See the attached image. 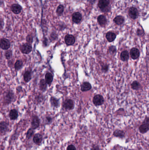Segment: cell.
Segmentation results:
<instances>
[{"label": "cell", "mask_w": 149, "mask_h": 150, "mask_svg": "<svg viewBox=\"0 0 149 150\" xmlns=\"http://www.w3.org/2000/svg\"><path fill=\"white\" fill-rule=\"evenodd\" d=\"M21 52L25 55H28L30 53L32 50V45L28 43H25L21 45L19 47Z\"/></svg>", "instance_id": "obj_2"}, {"label": "cell", "mask_w": 149, "mask_h": 150, "mask_svg": "<svg viewBox=\"0 0 149 150\" xmlns=\"http://www.w3.org/2000/svg\"><path fill=\"white\" fill-rule=\"evenodd\" d=\"M10 41L6 38H1L0 40V47L3 50H8L10 48Z\"/></svg>", "instance_id": "obj_4"}, {"label": "cell", "mask_w": 149, "mask_h": 150, "mask_svg": "<svg viewBox=\"0 0 149 150\" xmlns=\"http://www.w3.org/2000/svg\"></svg>", "instance_id": "obj_45"}, {"label": "cell", "mask_w": 149, "mask_h": 150, "mask_svg": "<svg viewBox=\"0 0 149 150\" xmlns=\"http://www.w3.org/2000/svg\"><path fill=\"white\" fill-rule=\"evenodd\" d=\"M109 0H99L98 5L99 8L103 9L109 6Z\"/></svg>", "instance_id": "obj_16"}, {"label": "cell", "mask_w": 149, "mask_h": 150, "mask_svg": "<svg viewBox=\"0 0 149 150\" xmlns=\"http://www.w3.org/2000/svg\"><path fill=\"white\" fill-rule=\"evenodd\" d=\"M114 22L118 25L122 24L124 22V18L123 16L119 15L116 16L114 19Z\"/></svg>", "instance_id": "obj_27"}, {"label": "cell", "mask_w": 149, "mask_h": 150, "mask_svg": "<svg viewBox=\"0 0 149 150\" xmlns=\"http://www.w3.org/2000/svg\"><path fill=\"white\" fill-rule=\"evenodd\" d=\"M43 45L44 47H47L48 46V41L46 38H45L43 41Z\"/></svg>", "instance_id": "obj_37"}, {"label": "cell", "mask_w": 149, "mask_h": 150, "mask_svg": "<svg viewBox=\"0 0 149 150\" xmlns=\"http://www.w3.org/2000/svg\"><path fill=\"white\" fill-rule=\"evenodd\" d=\"M130 55L131 56V58L134 59H137L139 58L140 55L139 51L138 49L135 47H133L132 48L130 51Z\"/></svg>", "instance_id": "obj_11"}, {"label": "cell", "mask_w": 149, "mask_h": 150, "mask_svg": "<svg viewBox=\"0 0 149 150\" xmlns=\"http://www.w3.org/2000/svg\"><path fill=\"white\" fill-rule=\"evenodd\" d=\"M23 78L24 80L26 83H28L29 81H30L32 79V72L27 70L25 71L24 74L23 75Z\"/></svg>", "instance_id": "obj_15"}, {"label": "cell", "mask_w": 149, "mask_h": 150, "mask_svg": "<svg viewBox=\"0 0 149 150\" xmlns=\"http://www.w3.org/2000/svg\"><path fill=\"white\" fill-rule=\"evenodd\" d=\"M106 38L109 42H112L115 40L116 38V35L114 32H109L106 34Z\"/></svg>", "instance_id": "obj_22"}, {"label": "cell", "mask_w": 149, "mask_h": 150, "mask_svg": "<svg viewBox=\"0 0 149 150\" xmlns=\"http://www.w3.org/2000/svg\"><path fill=\"white\" fill-rule=\"evenodd\" d=\"M129 15L131 18L135 19L137 18L139 16V13L137 8L131 7L129 9Z\"/></svg>", "instance_id": "obj_9"}, {"label": "cell", "mask_w": 149, "mask_h": 150, "mask_svg": "<svg viewBox=\"0 0 149 150\" xmlns=\"http://www.w3.org/2000/svg\"><path fill=\"white\" fill-rule=\"evenodd\" d=\"M140 87V84L137 81H134L131 84V88L133 90H137Z\"/></svg>", "instance_id": "obj_28"}, {"label": "cell", "mask_w": 149, "mask_h": 150, "mask_svg": "<svg viewBox=\"0 0 149 150\" xmlns=\"http://www.w3.org/2000/svg\"><path fill=\"white\" fill-rule=\"evenodd\" d=\"M57 36L54 32H52V33L50 35V39L51 41L54 42V41L57 40Z\"/></svg>", "instance_id": "obj_33"}, {"label": "cell", "mask_w": 149, "mask_h": 150, "mask_svg": "<svg viewBox=\"0 0 149 150\" xmlns=\"http://www.w3.org/2000/svg\"><path fill=\"white\" fill-rule=\"evenodd\" d=\"M108 69H109V67H108V66L107 65H104L102 67V70L104 72H107L108 70Z\"/></svg>", "instance_id": "obj_38"}, {"label": "cell", "mask_w": 149, "mask_h": 150, "mask_svg": "<svg viewBox=\"0 0 149 150\" xmlns=\"http://www.w3.org/2000/svg\"><path fill=\"white\" fill-rule=\"evenodd\" d=\"M42 136L39 134H35L33 138V142L37 145L40 144L42 141Z\"/></svg>", "instance_id": "obj_18"}, {"label": "cell", "mask_w": 149, "mask_h": 150, "mask_svg": "<svg viewBox=\"0 0 149 150\" xmlns=\"http://www.w3.org/2000/svg\"><path fill=\"white\" fill-rule=\"evenodd\" d=\"M98 21L99 25L102 27L104 26L107 23V19L103 15H100L98 17Z\"/></svg>", "instance_id": "obj_23"}, {"label": "cell", "mask_w": 149, "mask_h": 150, "mask_svg": "<svg viewBox=\"0 0 149 150\" xmlns=\"http://www.w3.org/2000/svg\"><path fill=\"white\" fill-rule=\"evenodd\" d=\"M116 51V48L115 46H112L109 48V51L111 53H114Z\"/></svg>", "instance_id": "obj_35"}, {"label": "cell", "mask_w": 149, "mask_h": 150, "mask_svg": "<svg viewBox=\"0 0 149 150\" xmlns=\"http://www.w3.org/2000/svg\"><path fill=\"white\" fill-rule=\"evenodd\" d=\"M34 131L33 129H32V128H30L26 133V138L28 139H30L34 134Z\"/></svg>", "instance_id": "obj_31"}, {"label": "cell", "mask_w": 149, "mask_h": 150, "mask_svg": "<svg viewBox=\"0 0 149 150\" xmlns=\"http://www.w3.org/2000/svg\"><path fill=\"white\" fill-rule=\"evenodd\" d=\"M0 3H1V0H0Z\"/></svg>", "instance_id": "obj_43"}, {"label": "cell", "mask_w": 149, "mask_h": 150, "mask_svg": "<svg viewBox=\"0 0 149 150\" xmlns=\"http://www.w3.org/2000/svg\"><path fill=\"white\" fill-rule=\"evenodd\" d=\"M11 10L15 14H19L22 10V8L21 5L18 4H14L11 6Z\"/></svg>", "instance_id": "obj_10"}, {"label": "cell", "mask_w": 149, "mask_h": 150, "mask_svg": "<svg viewBox=\"0 0 149 150\" xmlns=\"http://www.w3.org/2000/svg\"><path fill=\"white\" fill-rule=\"evenodd\" d=\"M50 102L51 105L54 107H57L59 106V100L54 97H50Z\"/></svg>", "instance_id": "obj_25"}, {"label": "cell", "mask_w": 149, "mask_h": 150, "mask_svg": "<svg viewBox=\"0 0 149 150\" xmlns=\"http://www.w3.org/2000/svg\"><path fill=\"white\" fill-rule=\"evenodd\" d=\"M43 96L41 94H39L38 95L36 96V97H35V101L36 103H40L41 102H42V100L43 99V98H42V97Z\"/></svg>", "instance_id": "obj_32"}, {"label": "cell", "mask_w": 149, "mask_h": 150, "mask_svg": "<svg viewBox=\"0 0 149 150\" xmlns=\"http://www.w3.org/2000/svg\"><path fill=\"white\" fill-rule=\"evenodd\" d=\"M39 89L42 92L46 91L47 88V84L46 83L45 79H41L39 82Z\"/></svg>", "instance_id": "obj_20"}, {"label": "cell", "mask_w": 149, "mask_h": 150, "mask_svg": "<svg viewBox=\"0 0 149 150\" xmlns=\"http://www.w3.org/2000/svg\"><path fill=\"white\" fill-rule=\"evenodd\" d=\"M133 150V149H130V150Z\"/></svg>", "instance_id": "obj_44"}, {"label": "cell", "mask_w": 149, "mask_h": 150, "mask_svg": "<svg viewBox=\"0 0 149 150\" xmlns=\"http://www.w3.org/2000/svg\"><path fill=\"white\" fill-rule=\"evenodd\" d=\"M91 88V86L90 83L88 82H85L83 83L81 86V90L82 92L88 91Z\"/></svg>", "instance_id": "obj_19"}, {"label": "cell", "mask_w": 149, "mask_h": 150, "mask_svg": "<svg viewBox=\"0 0 149 150\" xmlns=\"http://www.w3.org/2000/svg\"><path fill=\"white\" fill-rule=\"evenodd\" d=\"M91 150H100V148L98 145H97L96 144H94L92 146Z\"/></svg>", "instance_id": "obj_39"}, {"label": "cell", "mask_w": 149, "mask_h": 150, "mask_svg": "<svg viewBox=\"0 0 149 150\" xmlns=\"http://www.w3.org/2000/svg\"><path fill=\"white\" fill-rule=\"evenodd\" d=\"M46 120L48 121L49 123H50L51 122H52V119L50 117L48 116V117H46Z\"/></svg>", "instance_id": "obj_40"}, {"label": "cell", "mask_w": 149, "mask_h": 150, "mask_svg": "<svg viewBox=\"0 0 149 150\" xmlns=\"http://www.w3.org/2000/svg\"><path fill=\"white\" fill-rule=\"evenodd\" d=\"M113 135L119 138H123L125 137V133L123 130H116L114 132Z\"/></svg>", "instance_id": "obj_24"}, {"label": "cell", "mask_w": 149, "mask_h": 150, "mask_svg": "<svg viewBox=\"0 0 149 150\" xmlns=\"http://www.w3.org/2000/svg\"><path fill=\"white\" fill-rule=\"evenodd\" d=\"M13 55V53L12 51L11 50H8L6 51L5 53V57L6 58V59L7 60H10L11 59H12Z\"/></svg>", "instance_id": "obj_29"}, {"label": "cell", "mask_w": 149, "mask_h": 150, "mask_svg": "<svg viewBox=\"0 0 149 150\" xmlns=\"http://www.w3.org/2000/svg\"><path fill=\"white\" fill-rule=\"evenodd\" d=\"M23 66V62L21 60H17L14 64V69L16 72L20 70Z\"/></svg>", "instance_id": "obj_21"}, {"label": "cell", "mask_w": 149, "mask_h": 150, "mask_svg": "<svg viewBox=\"0 0 149 150\" xmlns=\"http://www.w3.org/2000/svg\"><path fill=\"white\" fill-rule=\"evenodd\" d=\"M26 41L27 42H28V44H32V43L33 42V37L32 36L30 35H28V36L26 37Z\"/></svg>", "instance_id": "obj_34"}, {"label": "cell", "mask_w": 149, "mask_h": 150, "mask_svg": "<svg viewBox=\"0 0 149 150\" xmlns=\"http://www.w3.org/2000/svg\"><path fill=\"white\" fill-rule=\"evenodd\" d=\"M9 123L5 121L0 122V133H5L8 131V129Z\"/></svg>", "instance_id": "obj_12"}, {"label": "cell", "mask_w": 149, "mask_h": 150, "mask_svg": "<svg viewBox=\"0 0 149 150\" xmlns=\"http://www.w3.org/2000/svg\"><path fill=\"white\" fill-rule=\"evenodd\" d=\"M64 11V7L62 5H60L57 7V13L58 15H62Z\"/></svg>", "instance_id": "obj_30"}, {"label": "cell", "mask_w": 149, "mask_h": 150, "mask_svg": "<svg viewBox=\"0 0 149 150\" xmlns=\"http://www.w3.org/2000/svg\"><path fill=\"white\" fill-rule=\"evenodd\" d=\"M53 79V76L51 73L48 72L46 74L45 80L46 81V83L50 86L51 85V83H52Z\"/></svg>", "instance_id": "obj_17"}, {"label": "cell", "mask_w": 149, "mask_h": 150, "mask_svg": "<svg viewBox=\"0 0 149 150\" xmlns=\"http://www.w3.org/2000/svg\"><path fill=\"white\" fill-rule=\"evenodd\" d=\"M137 34L138 35H139V36H140V35H142V31L140 30H138V31H137Z\"/></svg>", "instance_id": "obj_41"}, {"label": "cell", "mask_w": 149, "mask_h": 150, "mask_svg": "<svg viewBox=\"0 0 149 150\" xmlns=\"http://www.w3.org/2000/svg\"><path fill=\"white\" fill-rule=\"evenodd\" d=\"M62 107L64 108L65 109L71 110L74 109V103L72 100L69 99L65 100L63 102Z\"/></svg>", "instance_id": "obj_5"}, {"label": "cell", "mask_w": 149, "mask_h": 150, "mask_svg": "<svg viewBox=\"0 0 149 150\" xmlns=\"http://www.w3.org/2000/svg\"><path fill=\"white\" fill-rule=\"evenodd\" d=\"M19 90H20V92L22 91V87L19 86L18 87H17V90H18V92H19Z\"/></svg>", "instance_id": "obj_42"}, {"label": "cell", "mask_w": 149, "mask_h": 150, "mask_svg": "<svg viewBox=\"0 0 149 150\" xmlns=\"http://www.w3.org/2000/svg\"><path fill=\"white\" fill-rule=\"evenodd\" d=\"M82 19V15L78 12L74 13L72 15V20L75 23H79Z\"/></svg>", "instance_id": "obj_13"}, {"label": "cell", "mask_w": 149, "mask_h": 150, "mask_svg": "<svg viewBox=\"0 0 149 150\" xmlns=\"http://www.w3.org/2000/svg\"><path fill=\"white\" fill-rule=\"evenodd\" d=\"M149 130V118L147 117L145 118L142 124L139 127V132L141 134H145Z\"/></svg>", "instance_id": "obj_3"}, {"label": "cell", "mask_w": 149, "mask_h": 150, "mask_svg": "<svg viewBox=\"0 0 149 150\" xmlns=\"http://www.w3.org/2000/svg\"><path fill=\"white\" fill-rule=\"evenodd\" d=\"M121 59L123 61H127L129 58V54L127 51H124L122 52L120 55Z\"/></svg>", "instance_id": "obj_26"}, {"label": "cell", "mask_w": 149, "mask_h": 150, "mask_svg": "<svg viewBox=\"0 0 149 150\" xmlns=\"http://www.w3.org/2000/svg\"><path fill=\"white\" fill-rule=\"evenodd\" d=\"M67 150H76V148L74 145L71 144L67 147Z\"/></svg>", "instance_id": "obj_36"}, {"label": "cell", "mask_w": 149, "mask_h": 150, "mask_svg": "<svg viewBox=\"0 0 149 150\" xmlns=\"http://www.w3.org/2000/svg\"><path fill=\"white\" fill-rule=\"evenodd\" d=\"M9 116L11 120H16L18 117V112L15 109H12L9 112Z\"/></svg>", "instance_id": "obj_14"}, {"label": "cell", "mask_w": 149, "mask_h": 150, "mask_svg": "<svg viewBox=\"0 0 149 150\" xmlns=\"http://www.w3.org/2000/svg\"><path fill=\"white\" fill-rule=\"evenodd\" d=\"M14 93L12 90H9L4 93L3 97V104L5 105H8L14 102Z\"/></svg>", "instance_id": "obj_1"}, {"label": "cell", "mask_w": 149, "mask_h": 150, "mask_svg": "<svg viewBox=\"0 0 149 150\" xmlns=\"http://www.w3.org/2000/svg\"><path fill=\"white\" fill-rule=\"evenodd\" d=\"M40 125V120L38 116L34 115L33 116L31 122L32 128L33 130L38 128Z\"/></svg>", "instance_id": "obj_7"}, {"label": "cell", "mask_w": 149, "mask_h": 150, "mask_svg": "<svg viewBox=\"0 0 149 150\" xmlns=\"http://www.w3.org/2000/svg\"><path fill=\"white\" fill-rule=\"evenodd\" d=\"M93 102L95 105H103L104 102V99L102 96L100 94H98L93 97Z\"/></svg>", "instance_id": "obj_6"}, {"label": "cell", "mask_w": 149, "mask_h": 150, "mask_svg": "<svg viewBox=\"0 0 149 150\" xmlns=\"http://www.w3.org/2000/svg\"><path fill=\"white\" fill-rule=\"evenodd\" d=\"M64 40L66 44L68 46L74 45L75 42V39L72 35H67L65 37Z\"/></svg>", "instance_id": "obj_8"}]
</instances>
